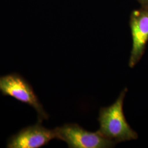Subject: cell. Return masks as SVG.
<instances>
[{
  "mask_svg": "<svg viewBox=\"0 0 148 148\" xmlns=\"http://www.w3.org/2000/svg\"><path fill=\"white\" fill-rule=\"evenodd\" d=\"M128 91H122L116 101L111 106L101 108L98 119V131L104 137L117 143L137 139L138 136L127 121L123 111V101Z\"/></svg>",
  "mask_w": 148,
  "mask_h": 148,
  "instance_id": "obj_1",
  "label": "cell"
},
{
  "mask_svg": "<svg viewBox=\"0 0 148 148\" xmlns=\"http://www.w3.org/2000/svg\"><path fill=\"white\" fill-rule=\"evenodd\" d=\"M142 6H148V0H137Z\"/></svg>",
  "mask_w": 148,
  "mask_h": 148,
  "instance_id": "obj_6",
  "label": "cell"
},
{
  "mask_svg": "<svg viewBox=\"0 0 148 148\" xmlns=\"http://www.w3.org/2000/svg\"><path fill=\"white\" fill-rule=\"evenodd\" d=\"M0 95L32 107L37 112L38 121L42 122L49 118L32 85L20 74L14 73L0 76Z\"/></svg>",
  "mask_w": 148,
  "mask_h": 148,
  "instance_id": "obj_2",
  "label": "cell"
},
{
  "mask_svg": "<svg viewBox=\"0 0 148 148\" xmlns=\"http://www.w3.org/2000/svg\"><path fill=\"white\" fill-rule=\"evenodd\" d=\"M56 139L67 144L70 148H108L116 143L104 137L98 131L90 132L77 123H67L54 129Z\"/></svg>",
  "mask_w": 148,
  "mask_h": 148,
  "instance_id": "obj_3",
  "label": "cell"
},
{
  "mask_svg": "<svg viewBox=\"0 0 148 148\" xmlns=\"http://www.w3.org/2000/svg\"><path fill=\"white\" fill-rule=\"evenodd\" d=\"M56 139L54 130L44 127L41 122L21 129L8 138L6 147L8 148H40Z\"/></svg>",
  "mask_w": 148,
  "mask_h": 148,
  "instance_id": "obj_5",
  "label": "cell"
},
{
  "mask_svg": "<svg viewBox=\"0 0 148 148\" xmlns=\"http://www.w3.org/2000/svg\"><path fill=\"white\" fill-rule=\"evenodd\" d=\"M130 25L132 39V47L128 65L133 68L140 61L148 42V6H142L133 11Z\"/></svg>",
  "mask_w": 148,
  "mask_h": 148,
  "instance_id": "obj_4",
  "label": "cell"
}]
</instances>
